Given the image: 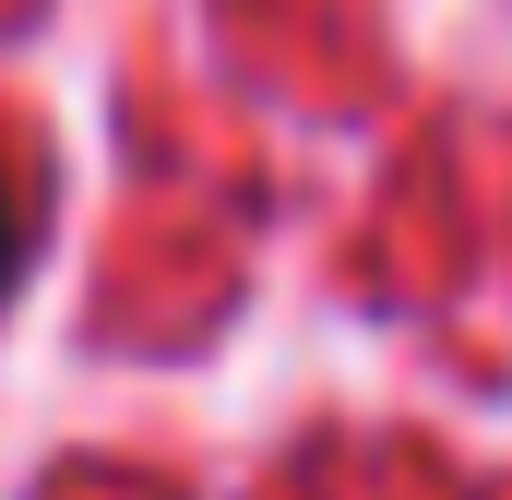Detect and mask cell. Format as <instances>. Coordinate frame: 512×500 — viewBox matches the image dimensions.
<instances>
[{
    "instance_id": "obj_1",
    "label": "cell",
    "mask_w": 512,
    "mask_h": 500,
    "mask_svg": "<svg viewBox=\"0 0 512 500\" xmlns=\"http://www.w3.org/2000/svg\"><path fill=\"white\" fill-rule=\"evenodd\" d=\"M24 250H36V179H24V167H0V298H12Z\"/></svg>"
}]
</instances>
